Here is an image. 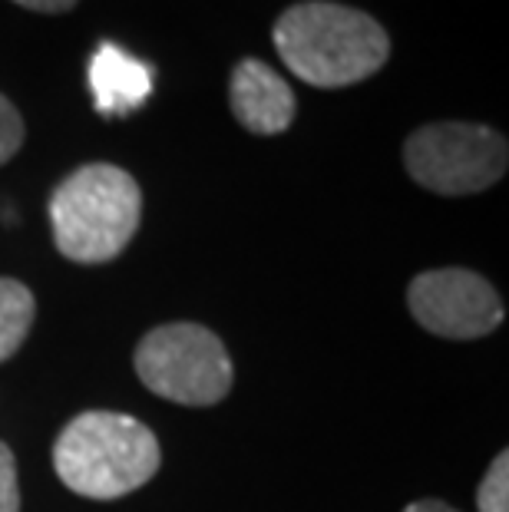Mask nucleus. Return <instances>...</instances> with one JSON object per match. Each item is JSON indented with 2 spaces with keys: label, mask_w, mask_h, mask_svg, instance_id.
<instances>
[{
  "label": "nucleus",
  "mask_w": 509,
  "mask_h": 512,
  "mask_svg": "<svg viewBox=\"0 0 509 512\" xmlns=\"http://www.w3.org/2000/svg\"><path fill=\"white\" fill-rule=\"evenodd\" d=\"M272 37L285 67L318 90L361 83L391 57V37L371 14L331 0L288 7Z\"/></svg>",
  "instance_id": "f257e3e1"
},
{
  "label": "nucleus",
  "mask_w": 509,
  "mask_h": 512,
  "mask_svg": "<svg viewBox=\"0 0 509 512\" xmlns=\"http://www.w3.org/2000/svg\"><path fill=\"white\" fill-rule=\"evenodd\" d=\"M156 433L129 413L86 410L60 430L53 470L70 493L86 499H119L136 493L159 473Z\"/></svg>",
  "instance_id": "f03ea898"
},
{
  "label": "nucleus",
  "mask_w": 509,
  "mask_h": 512,
  "mask_svg": "<svg viewBox=\"0 0 509 512\" xmlns=\"http://www.w3.org/2000/svg\"><path fill=\"white\" fill-rule=\"evenodd\" d=\"M143 219V192L126 169L90 162L50 195L53 245L77 265H103L126 252Z\"/></svg>",
  "instance_id": "7ed1b4c3"
},
{
  "label": "nucleus",
  "mask_w": 509,
  "mask_h": 512,
  "mask_svg": "<svg viewBox=\"0 0 509 512\" xmlns=\"http://www.w3.org/2000/svg\"><path fill=\"white\" fill-rule=\"evenodd\" d=\"M133 364L156 397L182 407H212L225 400L235 377L222 337L189 321L149 331L136 347Z\"/></svg>",
  "instance_id": "20e7f679"
},
{
  "label": "nucleus",
  "mask_w": 509,
  "mask_h": 512,
  "mask_svg": "<svg viewBox=\"0 0 509 512\" xmlns=\"http://www.w3.org/2000/svg\"><path fill=\"white\" fill-rule=\"evenodd\" d=\"M509 146L480 123H430L410 133L404 166L410 179L437 195H473L506 176Z\"/></svg>",
  "instance_id": "39448f33"
},
{
  "label": "nucleus",
  "mask_w": 509,
  "mask_h": 512,
  "mask_svg": "<svg viewBox=\"0 0 509 512\" xmlns=\"http://www.w3.org/2000/svg\"><path fill=\"white\" fill-rule=\"evenodd\" d=\"M407 308L424 331L447 341H473L503 324V301L470 268H433L410 281Z\"/></svg>",
  "instance_id": "423d86ee"
},
{
  "label": "nucleus",
  "mask_w": 509,
  "mask_h": 512,
  "mask_svg": "<svg viewBox=\"0 0 509 512\" xmlns=\"http://www.w3.org/2000/svg\"><path fill=\"white\" fill-rule=\"evenodd\" d=\"M229 106L235 119L255 136H278L295 123V93L285 76L262 60H242L229 80Z\"/></svg>",
  "instance_id": "0eeeda50"
},
{
  "label": "nucleus",
  "mask_w": 509,
  "mask_h": 512,
  "mask_svg": "<svg viewBox=\"0 0 509 512\" xmlns=\"http://www.w3.org/2000/svg\"><path fill=\"white\" fill-rule=\"evenodd\" d=\"M90 80L93 106L103 116H126L139 110L149 96H153L156 70L146 60L133 57L129 50H123L119 43H100L86 70Z\"/></svg>",
  "instance_id": "6e6552de"
},
{
  "label": "nucleus",
  "mask_w": 509,
  "mask_h": 512,
  "mask_svg": "<svg viewBox=\"0 0 509 512\" xmlns=\"http://www.w3.org/2000/svg\"><path fill=\"white\" fill-rule=\"evenodd\" d=\"M37 318L34 291L20 285L17 278H0V364L10 361L20 344L27 341Z\"/></svg>",
  "instance_id": "1a4fd4ad"
},
{
  "label": "nucleus",
  "mask_w": 509,
  "mask_h": 512,
  "mask_svg": "<svg viewBox=\"0 0 509 512\" xmlns=\"http://www.w3.org/2000/svg\"><path fill=\"white\" fill-rule=\"evenodd\" d=\"M476 509L480 512H509V453H496L476 489Z\"/></svg>",
  "instance_id": "9d476101"
},
{
  "label": "nucleus",
  "mask_w": 509,
  "mask_h": 512,
  "mask_svg": "<svg viewBox=\"0 0 509 512\" xmlns=\"http://www.w3.org/2000/svg\"><path fill=\"white\" fill-rule=\"evenodd\" d=\"M24 146V119H20L17 106L0 93V166L10 162Z\"/></svg>",
  "instance_id": "9b49d317"
},
{
  "label": "nucleus",
  "mask_w": 509,
  "mask_h": 512,
  "mask_svg": "<svg viewBox=\"0 0 509 512\" xmlns=\"http://www.w3.org/2000/svg\"><path fill=\"white\" fill-rule=\"evenodd\" d=\"M0 512H20L17 460L4 440H0Z\"/></svg>",
  "instance_id": "f8f14e48"
},
{
  "label": "nucleus",
  "mask_w": 509,
  "mask_h": 512,
  "mask_svg": "<svg viewBox=\"0 0 509 512\" xmlns=\"http://www.w3.org/2000/svg\"><path fill=\"white\" fill-rule=\"evenodd\" d=\"M14 4L37 10V14H67V10L77 7V0H14Z\"/></svg>",
  "instance_id": "ddd939ff"
},
{
  "label": "nucleus",
  "mask_w": 509,
  "mask_h": 512,
  "mask_svg": "<svg viewBox=\"0 0 509 512\" xmlns=\"http://www.w3.org/2000/svg\"><path fill=\"white\" fill-rule=\"evenodd\" d=\"M404 512H457V509L440 503V499H420V503H410Z\"/></svg>",
  "instance_id": "4468645a"
}]
</instances>
